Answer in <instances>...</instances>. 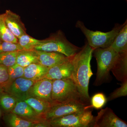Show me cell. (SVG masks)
I'll return each mask as SVG.
<instances>
[{
  "instance_id": "4316f807",
  "label": "cell",
  "mask_w": 127,
  "mask_h": 127,
  "mask_svg": "<svg viewBox=\"0 0 127 127\" xmlns=\"http://www.w3.org/2000/svg\"><path fill=\"white\" fill-rule=\"evenodd\" d=\"M107 99L103 94L98 93L95 94L91 99V107L96 109H100L106 104Z\"/></svg>"
},
{
  "instance_id": "603a6c76",
  "label": "cell",
  "mask_w": 127,
  "mask_h": 127,
  "mask_svg": "<svg viewBox=\"0 0 127 127\" xmlns=\"http://www.w3.org/2000/svg\"><path fill=\"white\" fill-rule=\"evenodd\" d=\"M18 43L24 50H33L41 40H37L26 34H23L18 39Z\"/></svg>"
},
{
  "instance_id": "7c38bea8",
  "label": "cell",
  "mask_w": 127,
  "mask_h": 127,
  "mask_svg": "<svg viewBox=\"0 0 127 127\" xmlns=\"http://www.w3.org/2000/svg\"><path fill=\"white\" fill-rule=\"evenodd\" d=\"M3 16L6 25L18 39L26 34L25 26L19 16L7 10L3 14Z\"/></svg>"
},
{
  "instance_id": "83f0119b",
  "label": "cell",
  "mask_w": 127,
  "mask_h": 127,
  "mask_svg": "<svg viewBox=\"0 0 127 127\" xmlns=\"http://www.w3.org/2000/svg\"><path fill=\"white\" fill-rule=\"evenodd\" d=\"M122 83L121 87L116 89L110 94L107 99V101H111L121 97L127 96V80Z\"/></svg>"
},
{
  "instance_id": "d4e9b609",
  "label": "cell",
  "mask_w": 127,
  "mask_h": 127,
  "mask_svg": "<svg viewBox=\"0 0 127 127\" xmlns=\"http://www.w3.org/2000/svg\"><path fill=\"white\" fill-rule=\"evenodd\" d=\"M24 50L18 43H15L2 41L0 43V53Z\"/></svg>"
},
{
  "instance_id": "7402d4cb",
  "label": "cell",
  "mask_w": 127,
  "mask_h": 127,
  "mask_svg": "<svg viewBox=\"0 0 127 127\" xmlns=\"http://www.w3.org/2000/svg\"><path fill=\"white\" fill-rule=\"evenodd\" d=\"M18 100L9 94L2 92L0 93V106L5 111H11Z\"/></svg>"
},
{
  "instance_id": "ac0fdd59",
  "label": "cell",
  "mask_w": 127,
  "mask_h": 127,
  "mask_svg": "<svg viewBox=\"0 0 127 127\" xmlns=\"http://www.w3.org/2000/svg\"><path fill=\"white\" fill-rule=\"evenodd\" d=\"M31 107L37 114L45 113L50 109L52 104L49 102L30 96L24 100Z\"/></svg>"
},
{
  "instance_id": "44dd1931",
  "label": "cell",
  "mask_w": 127,
  "mask_h": 127,
  "mask_svg": "<svg viewBox=\"0 0 127 127\" xmlns=\"http://www.w3.org/2000/svg\"><path fill=\"white\" fill-rule=\"evenodd\" d=\"M5 120L9 126L12 127H30L35 125L32 122L24 120L13 113L5 117Z\"/></svg>"
},
{
  "instance_id": "8fae6325",
  "label": "cell",
  "mask_w": 127,
  "mask_h": 127,
  "mask_svg": "<svg viewBox=\"0 0 127 127\" xmlns=\"http://www.w3.org/2000/svg\"><path fill=\"white\" fill-rule=\"evenodd\" d=\"M52 83L53 80L47 78L36 81L30 90V97L47 101L52 104Z\"/></svg>"
},
{
  "instance_id": "f546056e",
  "label": "cell",
  "mask_w": 127,
  "mask_h": 127,
  "mask_svg": "<svg viewBox=\"0 0 127 127\" xmlns=\"http://www.w3.org/2000/svg\"><path fill=\"white\" fill-rule=\"evenodd\" d=\"M3 91H4V90L1 88L0 87V93H1Z\"/></svg>"
},
{
  "instance_id": "3957f363",
  "label": "cell",
  "mask_w": 127,
  "mask_h": 127,
  "mask_svg": "<svg viewBox=\"0 0 127 127\" xmlns=\"http://www.w3.org/2000/svg\"><path fill=\"white\" fill-rule=\"evenodd\" d=\"M123 25L124 24L122 25L116 24L112 30L107 32L91 31L88 29L81 21H77L75 26L81 31L87 40L89 45L94 50L110 46Z\"/></svg>"
},
{
  "instance_id": "277c9868",
  "label": "cell",
  "mask_w": 127,
  "mask_h": 127,
  "mask_svg": "<svg viewBox=\"0 0 127 127\" xmlns=\"http://www.w3.org/2000/svg\"><path fill=\"white\" fill-rule=\"evenodd\" d=\"M51 99L52 104L74 101L84 102L76 85L71 78L53 80Z\"/></svg>"
},
{
  "instance_id": "5bb4252c",
  "label": "cell",
  "mask_w": 127,
  "mask_h": 127,
  "mask_svg": "<svg viewBox=\"0 0 127 127\" xmlns=\"http://www.w3.org/2000/svg\"><path fill=\"white\" fill-rule=\"evenodd\" d=\"M111 71L119 81L127 80V52L119 53Z\"/></svg>"
},
{
  "instance_id": "ba28073f",
  "label": "cell",
  "mask_w": 127,
  "mask_h": 127,
  "mask_svg": "<svg viewBox=\"0 0 127 127\" xmlns=\"http://www.w3.org/2000/svg\"><path fill=\"white\" fill-rule=\"evenodd\" d=\"M35 81L19 78L12 81L4 90L18 100H24L30 97V90Z\"/></svg>"
},
{
  "instance_id": "9c48e42d",
  "label": "cell",
  "mask_w": 127,
  "mask_h": 127,
  "mask_svg": "<svg viewBox=\"0 0 127 127\" xmlns=\"http://www.w3.org/2000/svg\"><path fill=\"white\" fill-rule=\"evenodd\" d=\"M93 127H127V122L119 118L108 107L101 109L94 118Z\"/></svg>"
},
{
  "instance_id": "6da1fadb",
  "label": "cell",
  "mask_w": 127,
  "mask_h": 127,
  "mask_svg": "<svg viewBox=\"0 0 127 127\" xmlns=\"http://www.w3.org/2000/svg\"><path fill=\"white\" fill-rule=\"evenodd\" d=\"M94 50L87 42L73 58L71 78L76 85L83 100L86 104L90 101L89 85L90 78L93 75L91 61Z\"/></svg>"
},
{
  "instance_id": "ffe728a7",
  "label": "cell",
  "mask_w": 127,
  "mask_h": 127,
  "mask_svg": "<svg viewBox=\"0 0 127 127\" xmlns=\"http://www.w3.org/2000/svg\"><path fill=\"white\" fill-rule=\"evenodd\" d=\"M0 39L4 41L18 43V39L6 25L3 18V14L0 15Z\"/></svg>"
},
{
  "instance_id": "5b68a950",
  "label": "cell",
  "mask_w": 127,
  "mask_h": 127,
  "mask_svg": "<svg viewBox=\"0 0 127 127\" xmlns=\"http://www.w3.org/2000/svg\"><path fill=\"white\" fill-rule=\"evenodd\" d=\"M67 40L63 35L59 32L40 42L34 48L36 51L59 53L67 57L72 56L81 49Z\"/></svg>"
},
{
  "instance_id": "d6986e66",
  "label": "cell",
  "mask_w": 127,
  "mask_h": 127,
  "mask_svg": "<svg viewBox=\"0 0 127 127\" xmlns=\"http://www.w3.org/2000/svg\"><path fill=\"white\" fill-rule=\"evenodd\" d=\"M12 111L17 116L26 117H32L37 114L31 107L23 100H18Z\"/></svg>"
},
{
  "instance_id": "e0dca14e",
  "label": "cell",
  "mask_w": 127,
  "mask_h": 127,
  "mask_svg": "<svg viewBox=\"0 0 127 127\" xmlns=\"http://www.w3.org/2000/svg\"><path fill=\"white\" fill-rule=\"evenodd\" d=\"M34 63H39L38 56L35 50L19 51L17 57V64L25 67Z\"/></svg>"
},
{
  "instance_id": "52a82bcc",
  "label": "cell",
  "mask_w": 127,
  "mask_h": 127,
  "mask_svg": "<svg viewBox=\"0 0 127 127\" xmlns=\"http://www.w3.org/2000/svg\"><path fill=\"white\" fill-rule=\"evenodd\" d=\"M86 103L82 101H70L52 103L49 110L44 114L45 120H50L70 114L81 112L89 108Z\"/></svg>"
},
{
  "instance_id": "d6a6232c",
  "label": "cell",
  "mask_w": 127,
  "mask_h": 127,
  "mask_svg": "<svg viewBox=\"0 0 127 127\" xmlns=\"http://www.w3.org/2000/svg\"><path fill=\"white\" fill-rule=\"evenodd\" d=\"M126 0V1H127V0Z\"/></svg>"
},
{
  "instance_id": "1f68e13d",
  "label": "cell",
  "mask_w": 127,
  "mask_h": 127,
  "mask_svg": "<svg viewBox=\"0 0 127 127\" xmlns=\"http://www.w3.org/2000/svg\"><path fill=\"white\" fill-rule=\"evenodd\" d=\"M2 41V40H1L0 39V43H1V42Z\"/></svg>"
},
{
  "instance_id": "cb8c5ba5",
  "label": "cell",
  "mask_w": 127,
  "mask_h": 127,
  "mask_svg": "<svg viewBox=\"0 0 127 127\" xmlns=\"http://www.w3.org/2000/svg\"><path fill=\"white\" fill-rule=\"evenodd\" d=\"M19 52H12L0 53V65L7 67L15 64L17 57Z\"/></svg>"
},
{
  "instance_id": "4fadbf2b",
  "label": "cell",
  "mask_w": 127,
  "mask_h": 127,
  "mask_svg": "<svg viewBox=\"0 0 127 127\" xmlns=\"http://www.w3.org/2000/svg\"><path fill=\"white\" fill-rule=\"evenodd\" d=\"M35 51L38 56L39 63L48 68L61 63L68 58L59 53Z\"/></svg>"
},
{
  "instance_id": "30bf717a",
  "label": "cell",
  "mask_w": 127,
  "mask_h": 127,
  "mask_svg": "<svg viewBox=\"0 0 127 127\" xmlns=\"http://www.w3.org/2000/svg\"><path fill=\"white\" fill-rule=\"evenodd\" d=\"M74 55L68 57L61 63L48 68L44 78L54 80L71 78L73 70Z\"/></svg>"
},
{
  "instance_id": "4dcf8cb0",
  "label": "cell",
  "mask_w": 127,
  "mask_h": 127,
  "mask_svg": "<svg viewBox=\"0 0 127 127\" xmlns=\"http://www.w3.org/2000/svg\"><path fill=\"white\" fill-rule=\"evenodd\" d=\"M1 116V112L0 110V118Z\"/></svg>"
},
{
  "instance_id": "8992f818",
  "label": "cell",
  "mask_w": 127,
  "mask_h": 127,
  "mask_svg": "<svg viewBox=\"0 0 127 127\" xmlns=\"http://www.w3.org/2000/svg\"><path fill=\"white\" fill-rule=\"evenodd\" d=\"M94 117L92 111L87 109L48 120L50 126L55 127H93Z\"/></svg>"
},
{
  "instance_id": "9a60e30c",
  "label": "cell",
  "mask_w": 127,
  "mask_h": 127,
  "mask_svg": "<svg viewBox=\"0 0 127 127\" xmlns=\"http://www.w3.org/2000/svg\"><path fill=\"white\" fill-rule=\"evenodd\" d=\"M48 68L39 63L31 64L25 67L23 77L37 81L44 78Z\"/></svg>"
},
{
  "instance_id": "7a4b0ae2",
  "label": "cell",
  "mask_w": 127,
  "mask_h": 127,
  "mask_svg": "<svg viewBox=\"0 0 127 127\" xmlns=\"http://www.w3.org/2000/svg\"><path fill=\"white\" fill-rule=\"evenodd\" d=\"M93 53L96 60L97 71L94 86H98L109 81L110 72L118 57L119 53L111 47L97 48Z\"/></svg>"
},
{
  "instance_id": "2e32d148",
  "label": "cell",
  "mask_w": 127,
  "mask_h": 127,
  "mask_svg": "<svg viewBox=\"0 0 127 127\" xmlns=\"http://www.w3.org/2000/svg\"><path fill=\"white\" fill-rule=\"evenodd\" d=\"M118 53L127 52V21L115 37L111 46Z\"/></svg>"
},
{
  "instance_id": "484cf974",
  "label": "cell",
  "mask_w": 127,
  "mask_h": 127,
  "mask_svg": "<svg viewBox=\"0 0 127 127\" xmlns=\"http://www.w3.org/2000/svg\"><path fill=\"white\" fill-rule=\"evenodd\" d=\"M7 70L11 81L17 78L24 76L25 67L16 63L11 66L7 67Z\"/></svg>"
},
{
  "instance_id": "f1b7e54d",
  "label": "cell",
  "mask_w": 127,
  "mask_h": 127,
  "mask_svg": "<svg viewBox=\"0 0 127 127\" xmlns=\"http://www.w3.org/2000/svg\"><path fill=\"white\" fill-rule=\"evenodd\" d=\"M11 82L7 67L0 65V87L4 91V89Z\"/></svg>"
}]
</instances>
